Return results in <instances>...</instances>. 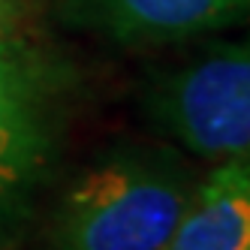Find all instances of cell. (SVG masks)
I'll list each match as a JSON object with an SVG mask.
<instances>
[{
  "mask_svg": "<svg viewBox=\"0 0 250 250\" xmlns=\"http://www.w3.org/2000/svg\"><path fill=\"white\" fill-rule=\"evenodd\" d=\"M145 112L202 160L250 157V33L223 40L154 79Z\"/></svg>",
  "mask_w": 250,
  "mask_h": 250,
  "instance_id": "obj_2",
  "label": "cell"
},
{
  "mask_svg": "<svg viewBox=\"0 0 250 250\" xmlns=\"http://www.w3.org/2000/svg\"><path fill=\"white\" fill-rule=\"evenodd\" d=\"M73 24L121 45L184 42L250 21V0H61Z\"/></svg>",
  "mask_w": 250,
  "mask_h": 250,
  "instance_id": "obj_4",
  "label": "cell"
},
{
  "mask_svg": "<svg viewBox=\"0 0 250 250\" xmlns=\"http://www.w3.org/2000/svg\"><path fill=\"white\" fill-rule=\"evenodd\" d=\"M163 250H250V157L220 160Z\"/></svg>",
  "mask_w": 250,
  "mask_h": 250,
  "instance_id": "obj_5",
  "label": "cell"
},
{
  "mask_svg": "<svg viewBox=\"0 0 250 250\" xmlns=\"http://www.w3.org/2000/svg\"><path fill=\"white\" fill-rule=\"evenodd\" d=\"M69 76L19 37L0 40V235L21 217L55 157Z\"/></svg>",
  "mask_w": 250,
  "mask_h": 250,
  "instance_id": "obj_3",
  "label": "cell"
},
{
  "mask_svg": "<svg viewBox=\"0 0 250 250\" xmlns=\"http://www.w3.org/2000/svg\"><path fill=\"white\" fill-rule=\"evenodd\" d=\"M24 3L21 0H0V40L15 37L24 21Z\"/></svg>",
  "mask_w": 250,
  "mask_h": 250,
  "instance_id": "obj_6",
  "label": "cell"
},
{
  "mask_svg": "<svg viewBox=\"0 0 250 250\" xmlns=\"http://www.w3.org/2000/svg\"><path fill=\"white\" fill-rule=\"evenodd\" d=\"M196 175L166 148H118L87 166L58 205L51 250H163Z\"/></svg>",
  "mask_w": 250,
  "mask_h": 250,
  "instance_id": "obj_1",
  "label": "cell"
}]
</instances>
